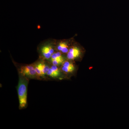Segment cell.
Returning a JSON list of instances; mask_svg holds the SVG:
<instances>
[{"instance_id": "cell-1", "label": "cell", "mask_w": 129, "mask_h": 129, "mask_svg": "<svg viewBox=\"0 0 129 129\" xmlns=\"http://www.w3.org/2000/svg\"><path fill=\"white\" fill-rule=\"evenodd\" d=\"M27 84L23 79H20L18 88L19 107L21 108L25 107L27 104Z\"/></svg>"}, {"instance_id": "cell-2", "label": "cell", "mask_w": 129, "mask_h": 129, "mask_svg": "<svg viewBox=\"0 0 129 129\" xmlns=\"http://www.w3.org/2000/svg\"><path fill=\"white\" fill-rule=\"evenodd\" d=\"M51 60L53 65L56 66L63 64L64 62V58L59 52L53 53L51 57Z\"/></svg>"}, {"instance_id": "cell-3", "label": "cell", "mask_w": 129, "mask_h": 129, "mask_svg": "<svg viewBox=\"0 0 129 129\" xmlns=\"http://www.w3.org/2000/svg\"><path fill=\"white\" fill-rule=\"evenodd\" d=\"M35 68L36 73L39 76H42L46 74L50 68L48 66L43 63H40Z\"/></svg>"}, {"instance_id": "cell-4", "label": "cell", "mask_w": 129, "mask_h": 129, "mask_svg": "<svg viewBox=\"0 0 129 129\" xmlns=\"http://www.w3.org/2000/svg\"><path fill=\"white\" fill-rule=\"evenodd\" d=\"M80 51L77 47H73L69 49L67 54V57L69 60H73L79 57Z\"/></svg>"}, {"instance_id": "cell-5", "label": "cell", "mask_w": 129, "mask_h": 129, "mask_svg": "<svg viewBox=\"0 0 129 129\" xmlns=\"http://www.w3.org/2000/svg\"><path fill=\"white\" fill-rule=\"evenodd\" d=\"M21 70L22 74L28 76H34L37 74L35 68L30 65L23 67Z\"/></svg>"}, {"instance_id": "cell-6", "label": "cell", "mask_w": 129, "mask_h": 129, "mask_svg": "<svg viewBox=\"0 0 129 129\" xmlns=\"http://www.w3.org/2000/svg\"><path fill=\"white\" fill-rule=\"evenodd\" d=\"M41 51L44 57L47 59L50 58L52 54L54 53V50L50 46L43 47L42 48Z\"/></svg>"}, {"instance_id": "cell-7", "label": "cell", "mask_w": 129, "mask_h": 129, "mask_svg": "<svg viewBox=\"0 0 129 129\" xmlns=\"http://www.w3.org/2000/svg\"><path fill=\"white\" fill-rule=\"evenodd\" d=\"M60 70L56 65H53L49 68L47 74L51 77L55 78L59 76L60 74Z\"/></svg>"}, {"instance_id": "cell-8", "label": "cell", "mask_w": 129, "mask_h": 129, "mask_svg": "<svg viewBox=\"0 0 129 129\" xmlns=\"http://www.w3.org/2000/svg\"><path fill=\"white\" fill-rule=\"evenodd\" d=\"M62 71L66 73H72L75 69L74 64L72 63L66 61L63 63Z\"/></svg>"}, {"instance_id": "cell-9", "label": "cell", "mask_w": 129, "mask_h": 129, "mask_svg": "<svg viewBox=\"0 0 129 129\" xmlns=\"http://www.w3.org/2000/svg\"><path fill=\"white\" fill-rule=\"evenodd\" d=\"M57 49L58 50L63 53H68L69 50L68 44L64 42L60 43L57 47Z\"/></svg>"}]
</instances>
